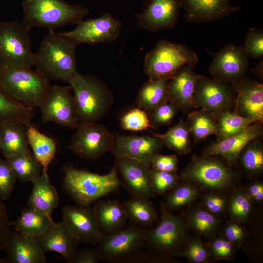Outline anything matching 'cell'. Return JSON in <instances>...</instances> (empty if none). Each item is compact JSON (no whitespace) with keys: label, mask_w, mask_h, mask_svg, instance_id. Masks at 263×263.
<instances>
[{"label":"cell","mask_w":263,"mask_h":263,"mask_svg":"<svg viewBox=\"0 0 263 263\" xmlns=\"http://www.w3.org/2000/svg\"><path fill=\"white\" fill-rule=\"evenodd\" d=\"M78 45L62 32L48 30L35 53L36 70L49 81L69 83L77 73L76 48Z\"/></svg>","instance_id":"cell-1"},{"label":"cell","mask_w":263,"mask_h":263,"mask_svg":"<svg viewBox=\"0 0 263 263\" xmlns=\"http://www.w3.org/2000/svg\"><path fill=\"white\" fill-rule=\"evenodd\" d=\"M22 23L29 29L41 27L48 30L69 24H77L89 14L82 4L64 0H23Z\"/></svg>","instance_id":"cell-2"},{"label":"cell","mask_w":263,"mask_h":263,"mask_svg":"<svg viewBox=\"0 0 263 263\" xmlns=\"http://www.w3.org/2000/svg\"><path fill=\"white\" fill-rule=\"evenodd\" d=\"M69 84L74 94L78 122H96L103 118L113 97L102 81L77 72Z\"/></svg>","instance_id":"cell-3"},{"label":"cell","mask_w":263,"mask_h":263,"mask_svg":"<svg viewBox=\"0 0 263 263\" xmlns=\"http://www.w3.org/2000/svg\"><path fill=\"white\" fill-rule=\"evenodd\" d=\"M158 224L147 229L146 247L158 261L180 255L186 244L187 227L183 219L167 210L161 203Z\"/></svg>","instance_id":"cell-4"},{"label":"cell","mask_w":263,"mask_h":263,"mask_svg":"<svg viewBox=\"0 0 263 263\" xmlns=\"http://www.w3.org/2000/svg\"><path fill=\"white\" fill-rule=\"evenodd\" d=\"M50 87L49 80L37 70L0 69V90L10 98L33 109L40 107Z\"/></svg>","instance_id":"cell-5"},{"label":"cell","mask_w":263,"mask_h":263,"mask_svg":"<svg viewBox=\"0 0 263 263\" xmlns=\"http://www.w3.org/2000/svg\"><path fill=\"white\" fill-rule=\"evenodd\" d=\"M63 183L68 193L83 207L89 206L121 186L114 167L106 174L66 168Z\"/></svg>","instance_id":"cell-6"},{"label":"cell","mask_w":263,"mask_h":263,"mask_svg":"<svg viewBox=\"0 0 263 263\" xmlns=\"http://www.w3.org/2000/svg\"><path fill=\"white\" fill-rule=\"evenodd\" d=\"M147 229L130 223L117 231L105 234L96 245L101 261L139 263L146 251Z\"/></svg>","instance_id":"cell-7"},{"label":"cell","mask_w":263,"mask_h":263,"mask_svg":"<svg viewBox=\"0 0 263 263\" xmlns=\"http://www.w3.org/2000/svg\"><path fill=\"white\" fill-rule=\"evenodd\" d=\"M144 71L149 79L169 80L184 66L194 68L198 62L196 53L186 46L160 40L145 57Z\"/></svg>","instance_id":"cell-8"},{"label":"cell","mask_w":263,"mask_h":263,"mask_svg":"<svg viewBox=\"0 0 263 263\" xmlns=\"http://www.w3.org/2000/svg\"><path fill=\"white\" fill-rule=\"evenodd\" d=\"M30 31L22 22H0V69L35 66Z\"/></svg>","instance_id":"cell-9"},{"label":"cell","mask_w":263,"mask_h":263,"mask_svg":"<svg viewBox=\"0 0 263 263\" xmlns=\"http://www.w3.org/2000/svg\"><path fill=\"white\" fill-rule=\"evenodd\" d=\"M182 177L206 188L218 190L230 187L235 179L231 169L211 156L194 155L183 171Z\"/></svg>","instance_id":"cell-10"},{"label":"cell","mask_w":263,"mask_h":263,"mask_svg":"<svg viewBox=\"0 0 263 263\" xmlns=\"http://www.w3.org/2000/svg\"><path fill=\"white\" fill-rule=\"evenodd\" d=\"M75 128L68 148L76 155L95 160L111 151L115 136L105 126L96 122H79Z\"/></svg>","instance_id":"cell-11"},{"label":"cell","mask_w":263,"mask_h":263,"mask_svg":"<svg viewBox=\"0 0 263 263\" xmlns=\"http://www.w3.org/2000/svg\"><path fill=\"white\" fill-rule=\"evenodd\" d=\"M44 123L54 122L69 128H75L77 120L73 92L71 86H50L39 107Z\"/></svg>","instance_id":"cell-12"},{"label":"cell","mask_w":263,"mask_h":263,"mask_svg":"<svg viewBox=\"0 0 263 263\" xmlns=\"http://www.w3.org/2000/svg\"><path fill=\"white\" fill-rule=\"evenodd\" d=\"M122 26V22L118 19L105 13L98 18L83 19L77 23L74 29L62 33L78 44L94 45L115 41L120 34Z\"/></svg>","instance_id":"cell-13"},{"label":"cell","mask_w":263,"mask_h":263,"mask_svg":"<svg viewBox=\"0 0 263 263\" xmlns=\"http://www.w3.org/2000/svg\"><path fill=\"white\" fill-rule=\"evenodd\" d=\"M115 169L121 186L131 196L150 199L155 194L151 186L150 166L127 156H115Z\"/></svg>","instance_id":"cell-14"},{"label":"cell","mask_w":263,"mask_h":263,"mask_svg":"<svg viewBox=\"0 0 263 263\" xmlns=\"http://www.w3.org/2000/svg\"><path fill=\"white\" fill-rule=\"evenodd\" d=\"M248 68V56L242 46L228 44L214 54L209 71L213 78L227 84L244 77Z\"/></svg>","instance_id":"cell-15"},{"label":"cell","mask_w":263,"mask_h":263,"mask_svg":"<svg viewBox=\"0 0 263 263\" xmlns=\"http://www.w3.org/2000/svg\"><path fill=\"white\" fill-rule=\"evenodd\" d=\"M232 97L227 83L201 75L196 84L194 108L206 111L216 117L228 109Z\"/></svg>","instance_id":"cell-16"},{"label":"cell","mask_w":263,"mask_h":263,"mask_svg":"<svg viewBox=\"0 0 263 263\" xmlns=\"http://www.w3.org/2000/svg\"><path fill=\"white\" fill-rule=\"evenodd\" d=\"M62 222L78 243L96 245L105 235L98 226L93 208L89 206L64 207Z\"/></svg>","instance_id":"cell-17"},{"label":"cell","mask_w":263,"mask_h":263,"mask_svg":"<svg viewBox=\"0 0 263 263\" xmlns=\"http://www.w3.org/2000/svg\"><path fill=\"white\" fill-rule=\"evenodd\" d=\"M180 8V0H150L138 15L137 25L152 32L171 28L177 22Z\"/></svg>","instance_id":"cell-18"},{"label":"cell","mask_w":263,"mask_h":263,"mask_svg":"<svg viewBox=\"0 0 263 263\" xmlns=\"http://www.w3.org/2000/svg\"><path fill=\"white\" fill-rule=\"evenodd\" d=\"M162 145L154 136L118 135L115 136L111 151L115 156H127L150 166L152 157L158 153Z\"/></svg>","instance_id":"cell-19"},{"label":"cell","mask_w":263,"mask_h":263,"mask_svg":"<svg viewBox=\"0 0 263 263\" xmlns=\"http://www.w3.org/2000/svg\"><path fill=\"white\" fill-rule=\"evenodd\" d=\"M233 84L237 94L234 112L242 116L263 123V84L244 77Z\"/></svg>","instance_id":"cell-20"},{"label":"cell","mask_w":263,"mask_h":263,"mask_svg":"<svg viewBox=\"0 0 263 263\" xmlns=\"http://www.w3.org/2000/svg\"><path fill=\"white\" fill-rule=\"evenodd\" d=\"M180 2L186 19L197 23L218 20L239 9L231 0H180Z\"/></svg>","instance_id":"cell-21"},{"label":"cell","mask_w":263,"mask_h":263,"mask_svg":"<svg viewBox=\"0 0 263 263\" xmlns=\"http://www.w3.org/2000/svg\"><path fill=\"white\" fill-rule=\"evenodd\" d=\"M262 123L255 122L242 132L212 144L205 150V156L219 155L230 163H235L243 149L263 132Z\"/></svg>","instance_id":"cell-22"},{"label":"cell","mask_w":263,"mask_h":263,"mask_svg":"<svg viewBox=\"0 0 263 263\" xmlns=\"http://www.w3.org/2000/svg\"><path fill=\"white\" fill-rule=\"evenodd\" d=\"M4 259L7 263H45V251L38 239L12 231L5 250Z\"/></svg>","instance_id":"cell-23"},{"label":"cell","mask_w":263,"mask_h":263,"mask_svg":"<svg viewBox=\"0 0 263 263\" xmlns=\"http://www.w3.org/2000/svg\"><path fill=\"white\" fill-rule=\"evenodd\" d=\"M201 76L190 67L184 66L181 68L168 81L169 101L184 112L194 108L193 99L196 84Z\"/></svg>","instance_id":"cell-24"},{"label":"cell","mask_w":263,"mask_h":263,"mask_svg":"<svg viewBox=\"0 0 263 263\" xmlns=\"http://www.w3.org/2000/svg\"><path fill=\"white\" fill-rule=\"evenodd\" d=\"M38 240L45 252H56L68 263H73L78 251V243L62 222H54Z\"/></svg>","instance_id":"cell-25"},{"label":"cell","mask_w":263,"mask_h":263,"mask_svg":"<svg viewBox=\"0 0 263 263\" xmlns=\"http://www.w3.org/2000/svg\"><path fill=\"white\" fill-rule=\"evenodd\" d=\"M32 183L33 189L28 202V207L52 218V212L57 207L59 198L47 171H42Z\"/></svg>","instance_id":"cell-26"},{"label":"cell","mask_w":263,"mask_h":263,"mask_svg":"<svg viewBox=\"0 0 263 263\" xmlns=\"http://www.w3.org/2000/svg\"><path fill=\"white\" fill-rule=\"evenodd\" d=\"M0 151L6 159L31 152L24 125L16 121L0 125Z\"/></svg>","instance_id":"cell-27"},{"label":"cell","mask_w":263,"mask_h":263,"mask_svg":"<svg viewBox=\"0 0 263 263\" xmlns=\"http://www.w3.org/2000/svg\"><path fill=\"white\" fill-rule=\"evenodd\" d=\"M100 230L108 234L124 228L128 218L122 204L117 200L100 201L93 207Z\"/></svg>","instance_id":"cell-28"},{"label":"cell","mask_w":263,"mask_h":263,"mask_svg":"<svg viewBox=\"0 0 263 263\" xmlns=\"http://www.w3.org/2000/svg\"><path fill=\"white\" fill-rule=\"evenodd\" d=\"M25 127L28 145L33 155L41 165L42 171H47L56 155V143L54 139L42 133L32 123Z\"/></svg>","instance_id":"cell-29"},{"label":"cell","mask_w":263,"mask_h":263,"mask_svg":"<svg viewBox=\"0 0 263 263\" xmlns=\"http://www.w3.org/2000/svg\"><path fill=\"white\" fill-rule=\"evenodd\" d=\"M122 204L131 223L149 229L157 221V212L149 198L131 196Z\"/></svg>","instance_id":"cell-30"},{"label":"cell","mask_w":263,"mask_h":263,"mask_svg":"<svg viewBox=\"0 0 263 263\" xmlns=\"http://www.w3.org/2000/svg\"><path fill=\"white\" fill-rule=\"evenodd\" d=\"M53 219L28 207L12 222L17 231L36 239L39 238L54 222Z\"/></svg>","instance_id":"cell-31"},{"label":"cell","mask_w":263,"mask_h":263,"mask_svg":"<svg viewBox=\"0 0 263 263\" xmlns=\"http://www.w3.org/2000/svg\"><path fill=\"white\" fill-rule=\"evenodd\" d=\"M165 78L150 80L140 88L137 97L138 107L149 112L169 101L168 82Z\"/></svg>","instance_id":"cell-32"},{"label":"cell","mask_w":263,"mask_h":263,"mask_svg":"<svg viewBox=\"0 0 263 263\" xmlns=\"http://www.w3.org/2000/svg\"><path fill=\"white\" fill-rule=\"evenodd\" d=\"M190 133L183 119L163 134H154L170 150L179 154H188L191 150Z\"/></svg>","instance_id":"cell-33"},{"label":"cell","mask_w":263,"mask_h":263,"mask_svg":"<svg viewBox=\"0 0 263 263\" xmlns=\"http://www.w3.org/2000/svg\"><path fill=\"white\" fill-rule=\"evenodd\" d=\"M33 113V108L10 98L0 90V125L16 121L26 126L31 123Z\"/></svg>","instance_id":"cell-34"},{"label":"cell","mask_w":263,"mask_h":263,"mask_svg":"<svg viewBox=\"0 0 263 263\" xmlns=\"http://www.w3.org/2000/svg\"><path fill=\"white\" fill-rule=\"evenodd\" d=\"M194 140L198 142L212 134H217L215 117L208 112L199 110L191 112L187 122Z\"/></svg>","instance_id":"cell-35"},{"label":"cell","mask_w":263,"mask_h":263,"mask_svg":"<svg viewBox=\"0 0 263 263\" xmlns=\"http://www.w3.org/2000/svg\"><path fill=\"white\" fill-rule=\"evenodd\" d=\"M218 126V141L240 133L248 126L257 122L255 120L242 116L235 112L227 109L215 117Z\"/></svg>","instance_id":"cell-36"},{"label":"cell","mask_w":263,"mask_h":263,"mask_svg":"<svg viewBox=\"0 0 263 263\" xmlns=\"http://www.w3.org/2000/svg\"><path fill=\"white\" fill-rule=\"evenodd\" d=\"M17 179L32 182L42 173V168L31 152L6 159Z\"/></svg>","instance_id":"cell-37"},{"label":"cell","mask_w":263,"mask_h":263,"mask_svg":"<svg viewBox=\"0 0 263 263\" xmlns=\"http://www.w3.org/2000/svg\"><path fill=\"white\" fill-rule=\"evenodd\" d=\"M198 195V190L193 185L178 183L169 190L161 203L167 210L172 212L192 202Z\"/></svg>","instance_id":"cell-38"},{"label":"cell","mask_w":263,"mask_h":263,"mask_svg":"<svg viewBox=\"0 0 263 263\" xmlns=\"http://www.w3.org/2000/svg\"><path fill=\"white\" fill-rule=\"evenodd\" d=\"M256 139L249 143L238 157L244 170L252 175L260 173L263 169V147Z\"/></svg>","instance_id":"cell-39"},{"label":"cell","mask_w":263,"mask_h":263,"mask_svg":"<svg viewBox=\"0 0 263 263\" xmlns=\"http://www.w3.org/2000/svg\"><path fill=\"white\" fill-rule=\"evenodd\" d=\"M188 219L190 227L206 237H210L215 234L220 223L214 214L203 209L192 211L189 213Z\"/></svg>","instance_id":"cell-40"},{"label":"cell","mask_w":263,"mask_h":263,"mask_svg":"<svg viewBox=\"0 0 263 263\" xmlns=\"http://www.w3.org/2000/svg\"><path fill=\"white\" fill-rule=\"evenodd\" d=\"M120 124L124 130L133 132L151 127L148 112L138 107L131 109L123 114L120 119Z\"/></svg>","instance_id":"cell-41"},{"label":"cell","mask_w":263,"mask_h":263,"mask_svg":"<svg viewBox=\"0 0 263 263\" xmlns=\"http://www.w3.org/2000/svg\"><path fill=\"white\" fill-rule=\"evenodd\" d=\"M251 210V200L242 189L235 191L230 200L228 211L235 220L243 221L249 216Z\"/></svg>","instance_id":"cell-42"},{"label":"cell","mask_w":263,"mask_h":263,"mask_svg":"<svg viewBox=\"0 0 263 263\" xmlns=\"http://www.w3.org/2000/svg\"><path fill=\"white\" fill-rule=\"evenodd\" d=\"M150 177L152 189L155 194L159 195L164 194L179 183V176L173 172L151 169Z\"/></svg>","instance_id":"cell-43"},{"label":"cell","mask_w":263,"mask_h":263,"mask_svg":"<svg viewBox=\"0 0 263 263\" xmlns=\"http://www.w3.org/2000/svg\"><path fill=\"white\" fill-rule=\"evenodd\" d=\"M178 108L170 101H167L148 112L152 128L169 125L176 115Z\"/></svg>","instance_id":"cell-44"},{"label":"cell","mask_w":263,"mask_h":263,"mask_svg":"<svg viewBox=\"0 0 263 263\" xmlns=\"http://www.w3.org/2000/svg\"><path fill=\"white\" fill-rule=\"evenodd\" d=\"M17 179L7 160L0 157V200L4 201L9 198Z\"/></svg>","instance_id":"cell-45"},{"label":"cell","mask_w":263,"mask_h":263,"mask_svg":"<svg viewBox=\"0 0 263 263\" xmlns=\"http://www.w3.org/2000/svg\"><path fill=\"white\" fill-rule=\"evenodd\" d=\"M244 52L252 58H262L263 56V32L255 27L250 28L242 46Z\"/></svg>","instance_id":"cell-46"},{"label":"cell","mask_w":263,"mask_h":263,"mask_svg":"<svg viewBox=\"0 0 263 263\" xmlns=\"http://www.w3.org/2000/svg\"><path fill=\"white\" fill-rule=\"evenodd\" d=\"M180 255L194 263H206L209 258L208 250L198 239H193L186 244Z\"/></svg>","instance_id":"cell-47"},{"label":"cell","mask_w":263,"mask_h":263,"mask_svg":"<svg viewBox=\"0 0 263 263\" xmlns=\"http://www.w3.org/2000/svg\"><path fill=\"white\" fill-rule=\"evenodd\" d=\"M12 223L10 220L7 207L3 201L0 200V254L5 250L12 232ZM0 263H4V259L0 256Z\"/></svg>","instance_id":"cell-48"},{"label":"cell","mask_w":263,"mask_h":263,"mask_svg":"<svg viewBox=\"0 0 263 263\" xmlns=\"http://www.w3.org/2000/svg\"><path fill=\"white\" fill-rule=\"evenodd\" d=\"M210 253L216 260H230L233 257V244L226 239H216L210 244Z\"/></svg>","instance_id":"cell-49"},{"label":"cell","mask_w":263,"mask_h":263,"mask_svg":"<svg viewBox=\"0 0 263 263\" xmlns=\"http://www.w3.org/2000/svg\"><path fill=\"white\" fill-rule=\"evenodd\" d=\"M178 158L175 154H156L152 157L150 167L156 170L175 172L178 169Z\"/></svg>","instance_id":"cell-50"},{"label":"cell","mask_w":263,"mask_h":263,"mask_svg":"<svg viewBox=\"0 0 263 263\" xmlns=\"http://www.w3.org/2000/svg\"><path fill=\"white\" fill-rule=\"evenodd\" d=\"M203 203L206 210L213 214H218L225 210L226 200L222 195L211 193L204 197Z\"/></svg>","instance_id":"cell-51"},{"label":"cell","mask_w":263,"mask_h":263,"mask_svg":"<svg viewBox=\"0 0 263 263\" xmlns=\"http://www.w3.org/2000/svg\"><path fill=\"white\" fill-rule=\"evenodd\" d=\"M224 234L225 239L234 244L241 243L244 238V231L238 224L231 222L228 223L225 228Z\"/></svg>","instance_id":"cell-52"},{"label":"cell","mask_w":263,"mask_h":263,"mask_svg":"<svg viewBox=\"0 0 263 263\" xmlns=\"http://www.w3.org/2000/svg\"><path fill=\"white\" fill-rule=\"evenodd\" d=\"M100 261L96 249L85 248L77 251L73 263H97Z\"/></svg>","instance_id":"cell-53"},{"label":"cell","mask_w":263,"mask_h":263,"mask_svg":"<svg viewBox=\"0 0 263 263\" xmlns=\"http://www.w3.org/2000/svg\"><path fill=\"white\" fill-rule=\"evenodd\" d=\"M247 196L250 200L255 202H261L263 200V184L261 182H255L247 188Z\"/></svg>","instance_id":"cell-54"},{"label":"cell","mask_w":263,"mask_h":263,"mask_svg":"<svg viewBox=\"0 0 263 263\" xmlns=\"http://www.w3.org/2000/svg\"><path fill=\"white\" fill-rule=\"evenodd\" d=\"M253 72L257 74L258 73V75H260V76H262L263 75V60L258 63L257 65H256L254 68H253Z\"/></svg>","instance_id":"cell-55"}]
</instances>
